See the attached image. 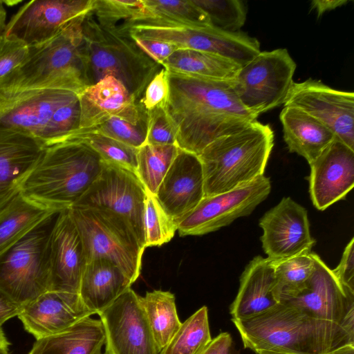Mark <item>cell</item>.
I'll list each match as a JSON object with an SVG mask.
<instances>
[{"label": "cell", "mask_w": 354, "mask_h": 354, "mask_svg": "<svg viewBox=\"0 0 354 354\" xmlns=\"http://www.w3.org/2000/svg\"><path fill=\"white\" fill-rule=\"evenodd\" d=\"M168 75L169 93L163 109L180 149L198 156L214 140L257 120L239 100L231 82Z\"/></svg>", "instance_id": "cell-1"}, {"label": "cell", "mask_w": 354, "mask_h": 354, "mask_svg": "<svg viewBox=\"0 0 354 354\" xmlns=\"http://www.w3.org/2000/svg\"><path fill=\"white\" fill-rule=\"evenodd\" d=\"M232 321L244 347L254 352L326 354L354 344V335L340 325L313 317L283 302L252 317Z\"/></svg>", "instance_id": "cell-2"}, {"label": "cell", "mask_w": 354, "mask_h": 354, "mask_svg": "<svg viewBox=\"0 0 354 354\" xmlns=\"http://www.w3.org/2000/svg\"><path fill=\"white\" fill-rule=\"evenodd\" d=\"M104 165L100 155L77 138L46 146L21 194L51 209H69L99 177Z\"/></svg>", "instance_id": "cell-3"}, {"label": "cell", "mask_w": 354, "mask_h": 354, "mask_svg": "<svg viewBox=\"0 0 354 354\" xmlns=\"http://www.w3.org/2000/svg\"><path fill=\"white\" fill-rule=\"evenodd\" d=\"M84 17L73 20L50 39L29 46L26 61L0 84V89L48 88L79 95L90 86L82 33Z\"/></svg>", "instance_id": "cell-4"}, {"label": "cell", "mask_w": 354, "mask_h": 354, "mask_svg": "<svg viewBox=\"0 0 354 354\" xmlns=\"http://www.w3.org/2000/svg\"><path fill=\"white\" fill-rule=\"evenodd\" d=\"M273 146L272 127L257 120L210 143L198 155L205 196L232 190L263 175Z\"/></svg>", "instance_id": "cell-5"}, {"label": "cell", "mask_w": 354, "mask_h": 354, "mask_svg": "<svg viewBox=\"0 0 354 354\" xmlns=\"http://www.w3.org/2000/svg\"><path fill=\"white\" fill-rule=\"evenodd\" d=\"M82 33L90 85L113 76L140 100L161 66L144 53L127 32L100 21L92 11L84 18Z\"/></svg>", "instance_id": "cell-6"}, {"label": "cell", "mask_w": 354, "mask_h": 354, "mask_svg": "<svg viewBox=\"0 0 354 354\" xmlns=\"http://www.w3.org/2000/svg\"><path fill=\"white\" fill-rule=\"evenodd\" d=\"M54 212L0 254V290L23 306L48 290Z\"/></svg>", "instance_id": "cell-7"}, {"label": "cell", "mask_w": 354, "mask_h": 354, "mask_svg": "<svg viewBox=\"0 0 354 354\" xmlns=\"http://www.w3.org/2000/svg\"><path fill=\"white\" fill-rule=\"evenodd\" d=\"M68 210L80 234L86 262L109 260L134 283L140 274L145 248L129 223L106 209L72 207Z\"/></svg>", "instance_id": "cell-8"}, {"label": "cell", "mask_w": 354, "mask_h": 354, "mask_svg": "<svg viewBox=\"0 0 354 354\" xmlns=\"http://www.w3.org/2000/svg\"><path fill=\"white\" fill-rule=\"evenodd\" d=\"M296 66L286 48L261 51L241 66L232 85L242 105L258 117L284 104Z\"/></svg>", "instance_id": "cell-9"}, {"label": "cell", "mask_w": 354, "mask_h": 354, "mask_svg": "<svg viewBox=\"0 0 354 354\" xmlns=\"http://www.w3.org/2000/svg\"><path fill=\"white\" fill-rule=\"evenodd\" d=\"M140 38L171 43L180 49H192L230 59L241 66L260 52L259 41L248 34L229 32L214 26L190 27L165 23L141 24L134 27Z\"/></svg>", "instance_id": "cell-10"}, {"label": "cell", "mask_w": 354, "mask_h": 354, "mask_svg": "<svg viewBox=\"0 0 354 354\" xmlns=\"http://www.w3.org/2000/svg\"><path fill=\"white\" fill-rule=\"evenodd\" d=\"M147 193L135 173L104 162L99 177L73 207L102 208L118 214L145 249L144 212Z\"/></svg>", "instance_id": "cell-11"}, {"label": "cell", "mask_w": 354, "mask_h": 354, "mask_svg": "<svg viewBox=\"0 0 354 354\" xmlns=\"http://www.w3.org/2000/svg\"><path fill=\"white\" fill-rule=\"evenodd\" d=\"M271 190L270 178L264 175L232 190L205 196L177 225L180 236L203 235L250 214Z\"/></svg>", "instance_id": "cell-12"}, {"label": "cell", "mask_w": 354, "mask_h": 354, "mask_svg": "<svg viewBox=\"0 0 354 354\" xmlns=\"http://www.w3.org/2000/svg\"><path fill=\"white\" fill-rule=\"evenodd\" d=\"M104 354H160L138 295L131 288L97 313Z\"/></svg>", "instance_id": "cell-13"}, {"label": "cell", "mask_w": 354, "mask_h": 354, "mask_svg": "<svg viewBox=\"0 0 354 354\" xmlns=\"http://www.w3.org/2000/svg\"><path fill=\"white\" fill-rule=\"evenodd\" d=\"M284 106L301 110L330 129L354 150V93L334 89L309 78L294 82Z\"/></svg>", "instance_id": "cell-14"}, {"label": "cell", "mask_w": 354, "mask_h": 354, "mask_svg": "<svg viewBox=\"0 0 354 354\" xmlns=\"http://www.w3.org/2000/svg\"><path fill=\"white\" fill-rule=\"evenodd\" d=\"M314 270L304 288L294 297L281 301L308 315L336 323L354 335V291L342 286L332 270L313 253Z\"/></svg>", "instance_id": "cell-15"}, {"label": "cell", "mask_w": 354, "mask_h": 354, "mask_svg": "<svg viewBox=\"0 0 354 354\" xmlns=\"http://www.w3.org/2000/svg\"><path fill=\"white\" fill-rule=\"evenodd\" d=\"M95 0H32L7 22L4 34L28 46L54 37L73 20L93 10Z\"/></svg>", "instance_id": "cell-16"}, {"label": "cell", "mask_w": 354, "mask_h": 354, "mask_svg": "<svg viewBox=\"0 0 354 354\" xmlns=\"http://www.w3.org/2000/svg\"><path fill=\"white\" fill-rule=\"evenodd\" d=\"M77 95L48 88L0 89V126L25 132L41 140L54 111Z\"/></svg>", "instance_id": "cell-17"}, {"label": "cell", "mask_w": 354, "mask_h": 354, "mask_svg": "<svg viewBox=\"0 0 354 354\" xmlns=\"http://www.w3.org/2000/svg\"><path fill=\"white\" fill-rule=\"evenodd\" d=\"M262 247L268 258L277 260L311 252L316 241L311 236L306 209L284 197L260 219Z\"/></svg>", "instance_id": "cell-18"}, {"label": "cell", "mask_w": 354, "mask_h": 354, "mask_svg": "<svg viewBox=\"0 0 354 354\" xmlns=\"http://www.w3.org/2000/svg\"><path fill=\"white\" fill-rule=\"evenodd\" d=\"M78 100L79 128L73 135L86 131L113 117L135 125L146 124L144 109L124 85L113 76H106L86 87L78 95Z\"/></svg>", "instance_id": "cell-19"}, {"label": "cell", "mask_w": 354, "mask_h": 354, "mask_svg": "<svg viewBox=\"0 0 354 354\" xmlns=\"http://www.w3.org/2000/svg\"><path fill=\"white\" fill-rule=\"evenodd\" d=\"M310 165L309 192L324 210L345 198L354 185V150L335 138Z\"/></svg>", "instance_id": "cell-20"}, {"label": "cell", "mask_w": 354, "mask_h": 354, "mask_svg": "<svg viewBox=\"0 0 354 354\" xmlns=\"http://www.w3.org/2000/svg\"><path fill=\"white\" fill-rule=\"evenodd\" d=\"M83 242L68 209L57 217L50 240L48 291L79 294L86 265Z\"/></svg>", "instance_id": "cell-21"}, {"label": "cell", "mask_w": 354, "mask_h": 354, "mask_svg": "<svg viewBox=\"0 0 354 354\" xmlns=\"http://www.w3.org/2000/svg\"><path fill=\"white\" fill-rule=\"evenodd\" d=\"M154 196L178 225L205 197L203 173L198 156L179 149Z\"/></svg>", "instance_id": "cell-22"}, {"label": "cell", "mask_w": 354, "mask_h": 354, "mask_svg": "<svg viewBox=\"0 0 354 354\" xmlns=\"http://www.w3.org/2000/svg\"><path fill=\"white\" fill-rule=\"evenodd\" d=\"M92 315L79 294L46 291L21 306L17 317L25 330L37 339L62 331Z\"/></svg>", "instance_id": "cell-23"}, {"label": "cell", "mask_w": 354, "mask_h": 354, "mask_svg": "<svg viewBox=\"0 0 354 354\" xmlns=\"http://www.w3.org/2000/svg\"><path fill=\"white\" fill-rule=\"evenodd\" d=\"M46 147L32 135L0 126V208L21 192Z\"/></svg>", "instance_id": "cell-24"}, {"label": "cell", "mask_w": 354, "mask_h": 354, "mask_svg": "<svg viewBox=\"0 0 354 354\" xmlns=\"http://www.w3.org/2000/svg\"><path fill=\"white\" fill-rule=\"evenodd\" d=\"M279 303L274 293V273L271 259L254 257L240 278L238 293L230 308L232 319L259 315Z\"/></svg>", "instance_id": "cell-25"}, {"label": "cell", "mask_w": 354, "mask_h": 354, "mask_svg": "<svg viewBox=\"0 0 354 354\" xmlns=\"http://www.w3.org/2000/svg\"><path fill=\"white\" fill-rule=\"evenodd\" d=\"M279 119L289 151L304 157L308 164L336 138L324 124L295 107L284 106Z\"/></svg>", "instance_id": "cell-26"}, {"label": "cell", "mask_w": 354, "mask_h": 354, "mask_svg": "<svg viewBox=\"0 0 354 354\" xmlns=\"http://www.w3.org/2000/svg\"><path fill=\"white\" fill-rule=\"evenodd\" d=\"M132 283L111 261L100 259L86 263L80 282L79 295L85 306L97 314L127 289Z\"/></svg>", "instance_id": "cell-27"}, {"label": "cell", "mask_w": 354, "mask_h": 354, "mask_svg": "<svg viewBox=\"0 0 354 354\" xmlns=\"http://www.w3.org/2000/svg\"><path fill=\"white\" fill-rule=\"evenodd\" d=\"M104 342L102 322L89 316L62 331L36 339L28 354H102Z\"/></svg>", "instance_id": "cell-28"}, {"label": "cell", "mask_w": 354, "mask_h": 354, "mask_svg": "<svg viewBox=\"0 0 354 354\" xmlns=\"http://www.w3.org/2000/svg\"><path fill=\"white\" fill-rule=\"evenodd\" d=\"M169 73L201 79L232 82L241 66L212 53L180 48L162 65Z\"/></svg>", "instance_id": "cell-29"}, {"label": "cell", "mask_w": 354, "mask_h": 354, "mask_svg": "<svg viewBox=\"0 0 354 354\" xmlns=\"http://www.w3.org/2000/svg\"><path fill=\"white\" fill-rule=\"evenodd\" d=\"M57 211L29 199L20 192L0 208V254Z\"/></svg>", "instance_id": "cell-30"}, {"label": "cell", "mask_w": 354, "mask_h": 354, "mask_svg": "<svg viewBox=\"0 0 354 354\" xmlns=\"http://www.w3.org/2000/svg\"><path fill=\"white\" fill-rule=\"evenodd\" d=\"M155 341L160 351L169 343L181 322L176 310V299L169 291L155 290L139 296Z\"/></svg>", "instance_id": "cell-31"}, {"label": "cell", "mask_w": 354, "mask_h": 354, "mask_svg": "<svg viewBox=\"0 0 354 354\" xmlns=\"http://www.w3.org/2000/svg\"><path fill=\"white\" fill-rule=\"evenodd\" d=\"M271 261L274 273V293L279 303L295 297L304 288L315 268L311 252Z\"/></svg>", "instance_id": "cell-32"}, {"label": "cell", "mask_w": 354, "mask_h": 354, "mask_svg": "<svg viewBox=\"0 0 354 354\" xmlns=\"http://www.w3.org/2000/svg\"><path fill=\"white\" fill-rule=\"evenodd\" d=\"M178 151L176 145L144 144L138 148L136 174L149 194H156Z\"/></svg>", "instance_id": "cell-33"}, {"label": "cell", "mask_w": 354, "mask_h": 354, "mask_svg": "<svg viewBox=\"0 0 354 354\" xmlns=\"http://www.w3.org/2000/svg\"><path fill=\"white\" fill-rule=\"evenodd\" d=\"M212 340L208 310L204 306L181 323L160 354H202Z\"/></svg>", "instance_id": "cell-34"}, {"label": "cell", "mask_w": 354, "mask_h": 354, "mask_svg": "<svg viewBox=\"0 0 354 354\" xmlns=\"http://www.w3.org/2000/svg\"><path fill=\"white\" fill-rule=\"evenodd\" d=\"M92 12L106 24L116 26L118 22H122L117 27L124 31L131 25L158 21L144 0H95Z\"/></svg>", "instance_id": "cell-35"}, {"label": "cell", "mask_w": 354, "mask_h": 354, "mask_svg": "<svg viewBox=\"0 0 354 354\" xmlns=\"http://www.w3.org/2000/svg\"><path fill=\"white\" fill-rule=\"evenodd\" d=\"M158 21L190 26H212L207 14L193 0H144Z\"/></svg>", "instance_id": "cell-36"}, {"label": "cell", "mask_w": 354, "mask_h": 354, "mask_svg": "<svg viewBox=\"0 0 354 354\" xmlns=\"http://www.w3.org/2000/svg\"><path fill=\"white\" fill-rule=\"evenodd\" d=\"M73 138L89 145L104 162L114 164L136 174L138 149L94 131L77 133L69 138Z\"/></svg>", "instance_id": "cell-37"}, {"label": "cell", "mask_w": 354, "mask_h": 354, "mask_svg": "<svg viewBox=\"0 0 354 354\" xmlns=\"http://www.w3.org/2000/svg\"><path fill=\"white\" fill-rule=\"evenodd\" d=\"M144 230L145 248L169 242L177 230V224L165 212L154 195L147 193L145 203Z\"/></svg>", "instance_id": "cell-38"}, {"label": "cell", "mask_w": 354, "mask_h": 354, "mask_svg": "<svg viewBox=\"0 0 354 354\" xmlns=\"http://www.w3.org/2000/svg\"><path fill=\"white\" fill-rule=\"evenodd\" d=\"M208 16L212 26L238 32L245 24L247 7L241 0H193Z\"/></svg>", "instance_id": "cell-39"}, {"label": "cell", "mask_w": 354, "mask_h": 354, "mask_svg": "<svg viewBox=\"0 0 354 354\" xmlns=\"http://www.w3.org/2000/svg\"><path fill=\"white\" fill-rule=\"evenodd\" d=\"M80 105L78 95L59 106L53 113L41 140L48 146L71 136L79 128Z\"/></svg>", "instance_id": "cell-40"}, {"label": "cell", "mask_w": 354, "mask_h": 354, "mask_svg": "<svg viewBox=\"0 0 354 354\" xmlns=\"http://www.w3.org/2000/svg\"><path fill=\"white\" fill-rule=\"evenodd\" d=\"M88 131L101 133L138 149L144 145L145 141L146 124L135 125L122 118L113 117L102 124L81 133Z\"/></svg>", "instance_id": "cell-41"}, {"label": "cell", "mask_w": 354, "mask_h": 354, "mask_svg": "<svg viewBox=\"0 0 354 354\" xmlns=\"http://www.w3.org/2000/svg\"><path fill=\"white\" fill-rule=\"evenodd\" d=\"M29 46L12 35H0V84L26 61Z\"/></svg>", "instance_id": "cell-42"}, {"label": "cell", "mask_w": 354, "mask_h": 354, "mask_svg": "<svg viewBox=\"0 0 354 354\" xmlns=\"http://www.w3.org/2000/svg\"><path fill=\"white\" fill-rule=\"evenodd\" d=\"M147 114L146 135L144 144L165 145H176L174 131L162 107H158Z\"/></svg>", "instance_id": "cell-43"}, {"label": "cell", "mask_w": 354, "mask_h": 354, "mask_svg": "<svg viewBox=\"0 0 354 354\" xmlns=\"http://www.w3.org/2000/svg\"><path fill=\"white\" fill-rule=\"evenodd\" d=\"M169 93L168 72L162 67L147 86L140 104L145 111L164 107Z\"/></svg>", "instance_id": "cell-44"}, {"label": "cell", "mask_w": 354, "mask_h": 354, "mask_svg": "<svg viewBox=\"0 0 354 354\" xmlns=\"http://www.w3.org/2000/svg\"><path fill=\"white\" fill-rule=\"evenodd\" d=\"M131 38L144 53L161 66L175 51L180 49L177 46L166 41L136 37Z\"/></svg>", "instance_id": "cell-45"}, {"label": "cell", "mask_w": 354, "mask_h": 354, "mask_svg": "<svg viewBox=\"0 0 354 354\" xmlns=\"http://www.w3.org/2000/svg\"><path fill=\"white\" fill-rule=\"evenodd\" d=\"M340 284L354 291V239L346 246L337 267L332 270Z\"/></svg>", "instance_id": "cell-46"}, {"label": "cell", "mask_w": 354, "mask_h": 354, "mask_svg": "<svg viewBox=\"0 0 354 354\" xmlns=\"http://www.w3.org/2000/svg\"><path fill=\"white\" fill-rule=\"evenodd\" d=\"M21 306L0 290V327L8 319L18 316Z\"/></svg>", "instance_id": "cell-47"}, {"label": "cell", "mask_w": 354, "mask_h": 354, "mask_svg": "<svg viewBox=\"0 0 354 354\" xmlns=\"http://www.w3.org/2000/svg\"><path fill=\"white\" fill-rule=\"evenodd\" d=\"M348 0H313L310 3L311 10H315L318 18L325 12L335 10L348 3Z\"/></svg>", "instance_id": "cell-48"}, {"label": "cell", "mask_w": 354, "mask_h": 354, "mask_svg": "<svg viewBox=\"0 0 354 354\" xmlns=\"http://www.w3.org/2000/svg\"><path fill=\"white\" fill-rule=\"evenodd\" d=\"M232 339L228 333H221L212 339L202 354H221L224 346Z\"/></svg>", "instance_id": "cell-49"}, {"label": "cell", "mask_w": 354, "mask_h": 354, "mask_svg": "<svg viewBox=\"0 0 354 354\" xmlns=\"http://www.w3.org/2000/svg\"><path fill=\"white\" fill-rule=\"evenodd\" d=\"M7 13L3 6V1H0V35L4 32L6 26Z\"/></svg>", "instance_id": "cell-50"}, {"label": "cell", "mask_w": 354, "mask_h": 354, "mask_svg": "<svg viewBox=\"0 0 354 354\" xmlns=\"http://www.w3.org/2000/svg\"><path fill=\"white\" fill-rule=\"evenodd\" d=\"M326 354H354V344L343 346Z\"/></svg>", "instance_id": "cell-51"}, {"label": "cell", "mask_w": 354, "mask_h": 354, "mask_svg": "<svg viewBox=\"0 0 354 354\" xmlns=\"http://www.w3.org/2000/svg\"><path fill=\"white\" fill-rule=\"evenodd\" d=\"M221 354H240L235 348L232 339L224 346Z\"/></svg>", "instance_id": "cell-52"}, {"label": "cell", "mask_w": 354, "mask_h": 354, "mask_svg": "<svg viewBox=\"0 0 354 354\" xmlns=\"http://www.w3.org/2000/svg\"><path fill=\"white\" fill-rule=\"evenodd\" d=\"M10 345V342L8 340L2 328L0 327V347L8 348Z\"/></svg>", "instance_id": "cell-53"}, {"label": "cell", "mask_w": 354, "mask_h": 354, "mask_svg": "<svg viewBox=\"0 0 354 354\" xmlns=\"http://www.w3.org/2000/svg\"><path fill=\"white\" fill-rule=\"evenodd\" d=\"M255 353L257 354H291V353L276 352V351H268V350H259V351H256Z\"/></svg>", "instance_id": "cell-54"}, {"label": "cell", "mask_w": 354, "mask_h": 354, "mask_svg": "<svg viewBox=\"0 0 354 354\" xmlns=\"http://www.w3.org/2000/svg\"><path fill=\"white\" fill-rule=\"evenodd\" d=\"M0 354H10L8 351V348L0 347Z\"/></svg>", "instance_id": "cell-55"}]
</instances>
